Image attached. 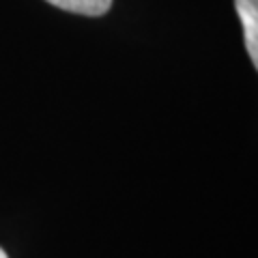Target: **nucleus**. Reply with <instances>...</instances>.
Segmentation results:
<instances>
[{
	"label": "nucleus",
	"instance_id": "nucleus-1",
	"mask_svg": "<svg viewBox=\"0 0 258 258\" xmlns=\"http://www.w3.org/2000/svg\"><path fill=\"white\" fill-rule=\"evenodd\" d=\"M235 9L243 26L245 50L258 71V0H235Z\"/></svg>",
	"mask_w": 258,
	"mask_h": 258
},
{
	"label": "nucleus",
	"instance_id": "nucleus-2",
	"mask_svg": "<svg viewBox=\"0 0 258 258\" xmlns=\"http://www.w3.org/2000/svg\"><path fill=\"white\" fill-rule=\"evenodd\" d=\"M56 9L76 13V15H86V18H99L106 15L112 7V0H45Z\"/></svg>",
	"mask_w": 258,
	"mask_h": 258
},
{
	"label": "nucleus",
	"instance_id": "nucleus-3",
	"mask_svg": "<svg viewBox=\"0 0 258 258\" xmlns=\"http://www.w3.org/2000/svg\"><path fill=\"white\" fill-rule=\"evenodd\" d=\"M0 258H9V256H7V252H5L3 247H0Z\"/></svg>",
	"mask_w": 258,
	"mask_h": 258
}]
</instances>
